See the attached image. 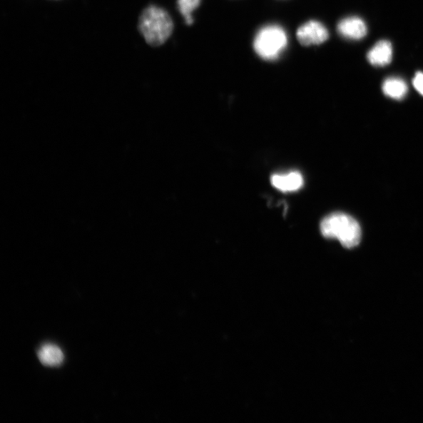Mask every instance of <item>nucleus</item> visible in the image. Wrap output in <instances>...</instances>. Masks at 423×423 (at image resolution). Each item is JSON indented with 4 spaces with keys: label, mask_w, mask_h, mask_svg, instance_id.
I'll list each match as a JSON object with an SVG mask.
<instances>
[{
    "label": "nucleus",
    "mask_w": 423,
    "mask_h": 423,
    "mask_svg": "<svg viewBox=\"0 0 423 423\" xmlns=\"http://www.w3.org/2000/svg\"><path fill=\"white\" fill-rule=\"evenodd\" d=\"M173 21L170 15L156 6H150L139 18V31L146 41L153 46H159L167 41L173 34Z\"/></svg>",
    "instance_id": "nucleus-1"
},
{
    "label": "nucleus",
    "mask_w": 423,
    "mask_h": 423,
    "mask_svg": "<svg viewBox=\"0 0 423 423\" xmlns=\"http://www.w3.org/2000/svg\"><path fill=\"white\" fill-rule=\"evenodd\" d=\"M321 233L327 238H336L346 248L358 245L362 239V230L357 221L345 213H333L321 223Z\"/></svg>",
    "instance_id": "nucleus-2"
},
{
    "label": "nucleus",
    "mask_w": 423,
    "mask_h": 423,
    "mask_svg": "<svg viewBox=\"0 0 423 423\" xmlns=\"http://www.w3.org/2000/svg\"><path fill=\"white\" fill-rule=\"evenodd\" d=\"M288 44V35L284 28L276 24H270L258 31L253 46L259 58L272 61L280 58Z\"/></svg>",
    "instance_id": "nucleus-3"
},
{
    "label": "nucleus",
    "mask_w": 423,
    "mask_h": 423,
    "mask_svg": "<svg viewBox=\"0 0 423 423\" xmlns=\"http://www.w3.org/2000/svg\"><path fill=\"white\" fill-rule=\"evenodd\" d=\"M329 31L322 23L317 21H309L302 24L297 31L298 42L305 46L320 45L328 41Z\"/></svg>",
    "instance_id": "nucleus-4"
},
{
    "label": "nucleus",
    "mask_w": 423,
    "mask_h": 423,
    "mask_svg": "<svg viewBox=\"0 0 423 423\" xmlns=\"http://www.w3.org/2000/svg\"><path fill=\"white\" fill-rule=\"evenodd\" d=\"M339 34L352 41H359L367 35L365 22L360 18L350 17L340 21L337 26Z\"/></svg>",
    "instance_id": "nucleus-5"
},
{
    "label": "nucleus",
    "mask_w": 423,
    "mask_h": 423,
    "mask_svg": "<svg viewBox=\"0 0 423 423\" xmlns=\"http://www.w3.org/2000/svg\"><path fill=\"white\" fill-rule=\"evenodd\" d=\"M270 182L277 190L290 193L302 187L303 178L301 173L295 171L285 174H275L271 177Z\"/></svg>",
    "instance_id": "nucleus-6"
},
{
    "label": "nucleus",
    "mask_w": 423,
    "mask_h": 423,
    "mask_svg": "<svg viewBox=\"0 0 423 423\" xmlns=\"http://www.w3.org/2000/svg\"><path fill=\"white\" fill-rule=\"evenodd\" d=\"M367 58L374 66H386L393 58L392 45L387 41H381L372 48Z\"/></svg>",
    "instance_id": "nucleus-7"
},
{
    "label": "nucleus",
    "mask_w": 423,
    "mask_h": 423,
    "mask_svg": "<svg viewBox=\"0 0 423 423\" xmlns=\"http://www.w3.org/2000/svg\"><path fill=\"white\" fill-rule=\"evenodd\" d=\"M38 357L39 361L46 366H58L63 361L62 350L57 346L46 345L39 350Z\"/></svg>",
    "instance_id": "nucleus-8"
},
{
    "label": "nucleus",
    "mask_w": 423,
    "mask_h": 423,
    "mask_svg": "<svg viewBox=\"0 0 423 423\" xmlns=\"http://www.w3.org/2000/svg\"><path fill=\"white\" fill-rule=\"evenodd\" d=\"M382 91L389 98L401 100L408 93V86L402 78H389L383 83Z\"/></svg>",
    "instance_id": "nucleus-9"
},
{
    "label": "nucleus",
    "mask_w": 423,
    "mask_h": 423,
    "mask_svg": "<svg viewBox=\"0 0 423 423\" xmlns=\"http://www.w3.org/2000/svg\"><path fill=\"white\" fill-rule=\"evenodd\" d=\"M202 0H178V8L188 26L193 25V13L200 6Z\"/></svg>",
    "instance_id": "nucleus-10"
},
{
    "label": "nucleus",
    "mask_w": 423,
    "mask_h": 423,
    "mask_svg": "<svg viewBox=\"0 0 423 423\" xmlns=\"http://www.w3.org/2000/svg\"><path fill=\"white\" fill-rule=\"evenodd\" d=\"M413 85L416 90L423 96V73L419 71L413 79Z\"/></svg>",
    "instance_id": "nucleus-11"
}]
</instances>
